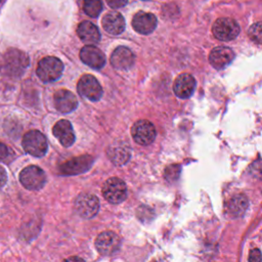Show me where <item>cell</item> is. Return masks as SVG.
I'll return each mask as SVG.
<instances>
[{
	"instance_id": "obj_31",
	"label": "cell",
	"mask_w": 262,
	"mask_h": 262,
	"mask_svg": "<svg viewBox=\"0 0 262 262\" xmlns=\"http://www.w3.org/2000/svg\"><path fill=\"white\" fill-rule=\"evenodd\" d=\"M0 2H1V0H0Z\"/></svg>"
},
{
	"instance_id": "obj_8",
	"label": "cell",
	"mask_w": 262,
	"mask_h": 262,
	"mask_svg": "<svg viewBox=\"0 0 262 262\" xmlns=\"http://www.w3.org/2000/svg\"><path fill=\"white\" fill-rule=\"evenodd\" d=\"M77 89L80 95L91 101H97L102 95V88L97 79L92 75H84L79 80Z\"/></svg>"
},
{
	"instance_id": "obj_20",
	"label": "cell",
	"mask_w": 262,
	"mask_h": 262,
	"mask_svg": "<svg viewBox=\"0 0 262 262\" xmlns=\"http://www.w3.org/2000/svg\"><path fill=\"white\" fill-rule=\"evenodd\" d=\"M101 24L103 29L112 35H119L125 30V19L121 13L116 11L106 13Z\"/></svg>"
},
{
	"instance_id": "obj_22",
	"label": "cell",
	"mask_w": 262,
	"mask_h": 262,
	"mask_svg": "<svg viewBox=\"0 0 262 262\" xmlns=\"http://www.w3.org/2000/svg\"><path fill=\"white\" fill-rule=\"evenodd\" d=\"M248 208V199L244 194H236L227 204V211L232 217L244 215Z\"/></svg>"
},
{
	"instance_id": "obj_16",
	"label": "cell",
	"mask_w": 262,
	"mask_h": 262,
	"mask_svg": "<svg viewBox=\"0 0 262 262\" xmlns=\"http://www.w3.org/2000/svg\"><path fill=\"white\" fill-rule=\"evenodd\" d=\"M133 29L140 34H149L157 27V18L152 13L139 11L132 19Z\"/></svg>"
},
{
	"instance_id": "obj_3",
	"label": "cell",
	"mask_w": 262,
	"mask_h": 262,
	"mask_svg": "<svg viewBox=\"0 0 262 262\" xmlns=\"http://www.w3.org/2000/svg\"><path fill=\"white\" fill-rule=\"evenodd\" d=\"M23 147L31 156L40 158L47 151V139L40 131L31 130L27 132L23 138Z\"/></svg>"
},
{
	"instance_id": "obj_7",
	"label": "cell",
	"mask_w": 262,
	"mask_h": 262,
	"mask_svg": "<svg viewBox=\"0 0 262 262\" xmlns=\"http://www.w3.org/2000/svg\"><path fill=\"white\" fill-rule=\"evenodd\" d=\"M131 135L136 143L140 145H147L155 140L157 132L151 122L147 120H139L133 124L131 128Z\"/></svg>"
},
{
	"instance_id": "obj_11",
	"label": "cell",
	"mask_w": 262,
	"mask_h": 262,
	"mask_svg": "<svg viewBox=\"0 0 262 262\" xmlns=\"http://www.w3.org/2000/svg\"><path fill=\"white\" fill-rule=\"evenodd\" d=\"M93 164V158L88 155L76 157L59 166V169L64 175H77L86 172Z\"/></svg>"
},
{
	"instance_id": "obj_1",
	"label": "cell",
	"mask_w": 262,
	"mask_h": 262,
	"mask_svg": "<svg viewBox=\"0 0 262 262\" xmlns=\"http://www.w3.org/2000/svg\"><path fill=\"white\" fill-rule=\"evenodd\" d=\"M29 62L30 60L27 53L19 49L11 48L8 49L3 56L2 69L8 76L18 77L27 70Z\"/></svg>"
},
{
	"instance_id": "obj_21",
	"label": "cell",
	"mask_w": 262,
	"mask_h": 262,
	"mask_svg": "<svg viewBox=\"0 0 262 262\" xmlns=\"http://www.w3.org/2000/svg\"><path fill=\"white\" fill-rule=\"evenodd\" d=\"M77 34L79 38L85 43L95 44L100 40V33L98 28L88 20H84L78 26Z\"/></svg>"
},
{
	"instance_id": "obj_23",
	"label": "cell",
	"mask_w": 262,
	"mask_h": 262,
	"mask_svg": "<svg viewBox=\"0 0 262 262\" xmlns=\"http://www.w3.org/2000/svg\"><path fill=\"white\" fill-rule=\"evenodd\" d=\"M83 8L87 15L96 17L102 10V3L100 0H84Z\"/></svg>"
},
{
	"instance_id": "obj_6",
	"label": "cell",
	"mask_w": 262,
	"mask_h": 262,
	"mask_svg": "<svg viewBox=\"0 0 262 262\" xmlns=\"http://www.w3.org/2000/svg\"><path fill=\"white\" fill-rule=\"evenodd\" d=\"M212 31L217 39L222 41H230L238 35L239 26L232 18L220 17L214 23Z\"/></svg>"
},
{
	"instance_id": "obj_4",
	"label": "cell",
	"mask_w": 262,
	"mask_h": 262,
	"mask_svg": "<svg viewBox=\"0 0 262 262\" xmlns=\"http://www.w3.org/2000/svg\"><path fill=\"white\" fill-rule=\"evenodd\" d=\"M19 181L27 189L39 190L46 182V174L38 166H29L19 173Z\"/></svg>"
},
{
	"instance_id": "obj_13",
	"label": "cell",
	"mask_w": 262,
	"mask_h": 262,
	"mask_svg": "<svg viewBox=\"0 0 262 262\" xmlns=\"http://www.w3.org/2000/svg\"><path fill=\"white\" fill-rule=\"evenodd\" d=\"M52 133L64 147H69L75 142V132L72 124L68 120L58 121L53 126Z\"/></svg>"
},
{
	"instance_id": "obj_26",
	"label": "cell",
	"mask_w": 262,
	"mask_h": 262,
	"mask_svg": "<svg viewBox=\"0 0 262 262\" xmlns=\"http://www.w3.org/2000/svg\"><path fill=\"white\" fill-rule=\"evenodd\" d=\"M249 262H262V255L258 249H253L250 252Z\"/></svg>"
},
{
	"instance_id": "obj_15",
	"label": "cell",
	"mask_w": 262,
	"mask_h": 262,
	"mask_svg": "<svg viewBox=\"0 0 262 262\" xmlns=\"http://www.w3.org/2000/svg\"><path fill=\"white\" fill-rule=\"evenodd\" d=\"M111 63L117 70H128L134 63V54L129 48L119 46L112 53Z\"/></svg>"
},
{
	"instance_id": "obj_18",
	"label": "cell",
	"mask_w": 262,
	"mask_h": 262,
	"mask_svg": "<svg viewBox=\"0 0 262 262\" xmlns=\"http://www.w3.org/2000/svg\"><path fill=\"white\" fill-rule=\"evenodd\" d=\"M195 88V80L189 74H180L173 85V90L179 98H188Z\"/></svg>"
},
{
	"instance_id": "obj_28",
	"label": "cell",
	"mask_w": 262,
	"mask_h": 262,
	"mask_svg": "<svg viewBox=\"0 0 262 262\" xmlns=\"http://www.w3.org/2000/svg\"><path fill=\"white\" fill-rule=\"evenodd\" d=\"M128 0H106V3L112 7V8H120L126 5Z\"/></svg>"
},
{
	"instance_id": "obj_10",
	"label": "cell",
	"mask_w": 262,
	"mask_h": 262,
	"mask_svg": "<svg viewBox=\"0 0 262 262\" xmlns=\"http://www.w3.org/2000/svg\"><path fill=\"white\" fill-rule=\"evenodd\" d=\"M121 246L120 236L113 231H103L95 239V247L102 255H112L116 253Z\"/></svg>"
},
{
	"instance_id": "obj_30",
	"label": "cell",
	"mask_w": 262,
	"mask_h": 262,
	"mask_svg": "<svg viewBox=\"0 0 262 262\" xmlns=\"http://www.w3.org/2000/svg\"><path fill=\"white\" fill-rule=\"evenodd\" d=\"M62 262H85L82 258L78 257V256H73V257H69L66 260H63Z\"/></svg>"
},
{
	"instance_id": "obj_2",
	"label": "cell",
	"mask_w": 262,
	"mask_h": 262,
	"mask_svg": "<svg viewBox=\"0 0 262 262\" xmlns=\"http://www.w3.org/2000/svg\"><path fill=\"white\" fill-rule=\"evenodd\" d=\"M63 71V64L60 59L54 56H46L42 58L37 66V76L45 83L57 80Z\"/></svg>"
},
{
	"instance_id": "obj_19",
	"label": "cell",
	"mask_w": 262,
	"mask_h": 262,
	"mask_svg": "<svg viewBox=\"0 0 262 262\" xmlns=\"http://www.w3.org/2000/svg\"><path fill=\"white\" fill-rule=\"evenodd\" d=\"M107 157L115 165H124L130 158V147L124 141L112 143L107 148Z\"/></svg>"
},
{
	"instance_id": "obj_14",
	"label": "cell",
	"mask_w": 262,
	"mask_h": 262,
	"mask_svg": "<svg viewBox=\"0 0 262 262\" xmlns=\"http://www.w3.org/2000/svg\"><path fill=\"white\" fill-rule=\"evenodd\" d=\"M234 57L233 51L226 46H218L211 50L209 54V61L213 68L220 70L228 66Z\"/></svg>"
},
{
	"instance_id": "obj_24",
	"label": "cell",
	"mask_w": 262,
	"mask_h": 262,
	"mask_svg": "<svg viewBox=\"0 0 262 262\" xmlns=\"http://www.w3.org/2000/svg\"><path fill=\"white\" fill-rule=\"evenodd\" d=\"M248 34L253 42L262 44V21L252 25L248 31Z\"/></svg>"
},
{
	"instance_id": "obj_17",
	"label": "cell",
	"mask_w": 262,
	"mask_h": 262,
	"mask_svg": "<svg viewBox=\"0 0 262 262\" xmlns=\"http://www.w3.org/2000/svg\"><path fill=\"white\" fill-rule=\"evenodd\" d=\"M53 100H54V105L56 110L64 114L71 113L78 105L77 97L74 95L73 92L66 89H61L55 92L53 96Z\"/></svg>"
},
{
	"instance_id": "obj_29",
	"label": "cell",
	"mask_w": 262,
	"mask_h": 262,
	"mask_svg": "<svg viewBox=\"0 0 262 262\" xmlns=\"http://www.w3.org/2000/svg\"><path fill=\"white\" fill-rule=\"evenodd\" d=\"M7 181V174L6 171L4 170V168H2L0 166V187H2Z\"/></svg>"
},
{
	"instance_id": "obj_25",
	"label": "cell",
	"mask_w": 262,
	"mask_h": 262,
	"mask_svg": "<svg viewBox=\"0 0 262 262\" xmlns=\"http://www.w3.org/2000/svg\"><path fill=\"white\" fill-rule=\"evenodd\" d=\"M179 171H180L179 166H176V165L170 166V167L167 168V170H166V173H165L166 178L169 179V180H171V178H172V179H176V178L178 177V175H179Z\"/></svg>"
},
{
	"instance_id": "obj_9",
	"label": "cell",
	"mask_w": 262,
	"mask_h": 262,
	"mask_svg": "<svg viewBox=\"0 0 262 262\" xmlns=\"http://www.w3.org/2000/svg\"><path fill=\"white\" fill-rule=\"evenodd\" d=\"M75 209L83 218L94 217L99 209L98 199L90 193H81L75 201Z\"/></svg>"
},
{
	"instance_id": "obj_5",
	"label": "cell",
	"mask_w": 262,
	"mask_h": 262,
	"mask_svg": "<svg viewBox=\"0 0 262 262\" xmlns=\"http://www.w3.org/2000/svg\"><path fill=\"white\" fill-rule=\"evenodd\" d=\"M102 194L107 202L119 204L127 196V186L122 179L112 177L104 182L102 186Z\"/></svg>"
},
{
	"instance_id": "obj_12",
	"label": "cell",
	"mask_w": 262,
	"mask_h": 262,
	"mask_svg": "<svg viewBox=\"0 0 262 262\" xmlns=\"http://www.w3.org/2000/svg\"><path fill=\"white\" fill-rule=\"evenodd\" d=\"M81 60L93 68V69H101L105 63V56L103 52L93 45H86L80 51Z\"/></svg>"
},
{
	"instance_id": "obj_27",
	"label": "cell",
	"mask_w": 262,
	"mask_h": 262,
	"mask_svg": "<svg viewBox=\"0 0 262 262\" xmlns=\"http://www.w3.org/2000/svg\"><path fill=\"white\" fill-rule=\"evenodd\" d=\"M10 149L4 144V143H1L0 142V160L1 161H5L9 158L10 156Z\"/></svg>"
}]
</instances>
